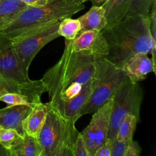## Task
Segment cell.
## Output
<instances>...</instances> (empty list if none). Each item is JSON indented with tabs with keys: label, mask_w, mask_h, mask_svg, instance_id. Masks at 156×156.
<instances>
[{
	"label": "cell",
	"mask_w": 156,
	"mask_h": 156,
	"mask_svg": "<svg viewBox=\"0 0 156 156\" xmlns=\"http://www.w3.org/2000/svg\"><path fill=\"white\" fill-rule=\"evenodd\" d=\"M74 156H90L85 141L80 132L79 133L74 144Z\"/></svg>",
	"instance_id": "d4e9b609"
},
{
	"label": "cell",
	"mask_w": 156,
	"mask_h": 156,
	"mask_svg": "<svg viewBox=\"0 0 156 156\" xmlns=\"http://www.w3.org/2000/svg\"><path fill=\"white\" fill-rule=\"evenodd\" d=\"M112 144L107 140L95 152L94 156H111Z\"/></svg>",
	"instance_id": "83f0119b"
},
{
	"label": "cell",
	"mask_w": 156,
	"mask_h": 156,
	"mask_svg": "<svg viewBox=\"0 0 156 156\" xmlns=\"http://www.w3.org/2000/svg\"><path fill=\"white\" fill-rule=\"evenodd\" d=\"M46 92V87L40 80L18 82L0 74V97L9 93H18L29 97L34 103L41 101V94Z\"/></svg>",
	"instance_id": "8fae6325"
},
{
	"label": "cell",
	"mask_w": 156,
	"mask_h": 156,
	"mask_svg": "<svg viewBox=\"0 0 156 156\" xmlns=\"http://www.w3.org/2000/svg\"><path fill=\"white\" fill-rule=\"evenodd\" d=\"M27 6L21 0H0V31Z\"/></svg>",
	"instance_id": "ac0fdd59"
},
{
	"label": "cell",
	"mask_w": 156,
	"mask_h": 156,
	"mask_svg": "<svg viewBox=\"0 0 156 156\" xmlns=\"http://www.w3.org/2000/svg\"><path fill=\"white\" fill-rule=\"evenodd\" d=\"M33 106L28 105H7L0 109V127L16 130L21 135H25L22 122L30 112Z\"/></svg>",
	"instance_id": "5bb4252c"
},
{
	"label": "cell",
	"mask_w": 156,
	"mask_h": 156,
	"mask_svg": "<svg viewBox=\"0 0 156 156\" xmlns=\"http://www.w3.org/2000/svg\"><path fill=\"white\" fill-rule=\"evenodd\" d=\"M90 1L92 3V5H102L104 2H105L107 0H87Z\"/></svg>",
	"instance_id": "f546056e"
},
{
	"label": "cell",
	"mask_w": 156,
	"mask_h": 156,
	"mask_svg": "<svg viewBox=\"0 0 156 156\" xmlns=\"http://www.w3.org/2000/svg\"><path fill=\"white\" fill-rule=\"evenodd\" d=\"M6 151V155L10 156H43L42 147L38 138L27 134Z\"/></svg>",
	"instance_id": "e0dca14e"
},
{
	"label": "cell",
	"mask_w": 156,
	"mask_h": 156,
	"mask_svg": "<svg viewBox=\"0 0 156 156\" xmlns=\"http://www.w3.org/2000/svg\"><path fill=\"white\" fill-rule=\"evenodd\" d=\"M75 123L50 107L37 136L43 156H74V144L79 133Z\"/></svg>",
	"instance_id": "277c9868"
},
{
	"label": "cell",
	"mask_w": 156,
	"mask_h": 156,
	"mask_svg": "<svg viewBox=\"0 0 156 156\" xmlns=\"http://www.w3.org/2000/svg\"><path fill=\"white\" fill-rule=\"evenodd\" d=\"M121 69L126 77L135 83L144 80L151 72L155 74L156 69L147 54L144 52H138L132 56Z\"/></svg>",
	"instance_id": "7c38bea8"
},
{
	"label": "cell",
	"mask_w": 156,
	"mask_h": 156,
	"mask_svg": "<svg viewBox=\"0 0 156 156\" xmlns=\"http://www.w3.org/2000/svg\"><path fill=\"white\" fill-rule=\"evenodd\" d=\"M143 98V89L127 77L113 95L108 140L112 144L116 140L118 127L127 115L135 116L139 122L140 111Z\"/></svg>",
	"instance_id": "52a82bcc"
},
{
	"label": "cell",
	"mask_w": 156,
	"mask_h": 156,
	"mask_svg": "<svg viewBox=\"0 0 156 156\" xmlns=\"http://www.w3.org/2000/svg\"><path fill=\"white\" fill-rule=\"evenodd\" d=\"M50 107L49 102L46 104L40 102L33 105L30 112L22 122V127L25 134L37 137Z\"/></svg>",
	"instance_id": "9a60e30c"
},
{
	"label": "cell",
	"mask_w": 156,
	"mask_h": 156,
	"mask_svg": "<svg viewBox=\"0 0 156 156\" xmlns=\"http://www.w3.org/2000/svg\"><path fill=\"white\" fill-rule=\"evenodd\" d=\"M80 24V32L96 30L101 31L107 25V19L104 8L100 5H92L90 10L77 18Z\"/></svg>",
	"instance_id": "2e32d148"
},
{
	"label": "cell",
	"mask_w": 156,
	"mask_h": 156,
	"mask_svg": "<svg viewBox=\"0 0 156 156\" xmlns=\"http://www.w3.org/2000/svg\"><path fill=\"white\" fill-rule=\"evenodd\" d=\"M91 93L80 114H93L110 99L126 78L122 69L104 56H95Z\"/></svg>",
	"instance_id": "5b68a950"
},
{
	"label": "cell",
	"mask_w": 156,
	"mask_h": 156,
	"mask_svg": "<svg viewBox=\"0 0 156 156\" xmlns=\"http://www.w3.org/2000/svg\"><path fill=\"white\" fill-rule=\"evenodd\" d=\"M141 151L138 143L132 139L128 142L124 156H140Z\"/></svg>",
	"instance_id": "4316f807"
},
{
	"label": "cell",
	"mask_w": 156,
	"mask_h": 156,
	"mask_svg": "<svg viewBox=\"0 0 156 156\" xmlns=\"http://www.w3.org/2000/svg\"><path fill=\"white\" fill-rule=\"evenodd\" d=\"M0 101L7 104V105L23 104L33 106L36 104L27 96L18 93H9L5 94L0 97Z\"/></svg>",
	"instance_id": "cb8c5ba5"
},
{
	"label": "cell",
	"mask_w": 156,
	"mask_h": 156,
	"mask_svg": "<svg viewBox=\"0 0 156 156\" xmlns=\"http://www.w3.org/2000/svg\"><path fill=\"white\" fill-rule=\"evenodd\" d=\"M85 9L74 0H48L43 5H28L1 32L10 39L41 26L71 17Z\"/></svg>",
	"instance_id": "3957f363"
},
{
	"label": "cell",
	"mask_w": 156,
	"mask_h": 156,
	"mask_svg": "<svg viewBox=\"0 0 156 156\" xmlns=\"http://www.w3.org/2000/svg\"><path fill=\"white\" fill-rule=\"evenodd\" d=\"M60 22L48 23L11 39L18 62L27 77H29L30 63L38 52L48 43L60 37L58 34Z\"/></svg>",
	"instance_id": "8992f818"
},
{
	"label": "cell",
	"mask_w": 156,
	"mask_h": 156,
	"mask_svg": "<svg viewBox=\"0 0 156 156\" xmlns=\"http://www.w3.org/2000/svg\"><path fill=\"white\" fill-rule=\"evenodd\" d=\"M113 96L92 114L89 124L81 133L90 156H94L96 151L108 140Z\"/></svg>",
	"instance_id": "ba28073f"
},
{
	"label": "cell",
	"mask_w": 156,
	"mask_h": 156,
	"mask_svg": "<svg viewBox=\"0 0 156 156\" xmlns=\"http://www.w3.org/2000/svg\"><path fill=\"white\" fill-rule=\"evenodd\" d=\"M140 122L137 118L132 115H127L120 122L116 132V140L129 141L133 139L136 124Z\"/></svg>",
	"instance_id": "ffe728a7"
},
{
	"label": "cell",
	"mask_w": 156,
	"mask_h": 156,
	"mask_svg": "<svg viewBox=\"0 0 156 156\" xmlns=\"http://www.w3.org/2000/svg\"><path fill=\"white\" fill-rule=\"evenodd\" d=\"M74 1L77 4H83L85 2L87 1V0H74Z\"/></svg>",
	"instance_id": "4dcf8cb0"
},
{
	"label": "cell",
	"mask_w": 156,
	"mask_h": 156,
	"mask_svg": "<svg viewBox=\"0 0 156 156\" xmlns=\"http://www.w3.org/2000/svg\"><path fill=\"white\" fill-rule=\"evenodd\" d=\"M0 129H1V127H0Z\"/></svg>",
	"instance_id": "d6a6232c"
},
{
	"label": "cell",
	"mask_w": 156,
	"mask_h": 156,
	"mask_svg": "<svg viewBox=\"0 0 156 156\" xmlns=\"http://www.w3.org/2000/svg\"><path fill=\"white\" fill-rule=\"evenodd\" d=\"M152 4H156V0H152Z\"/></svg>",
	"instance_id": "1f68e13d"
},
{
	"label": "cell",
	"mask_w": 156,
	"mask_h": 156,
	"mask_svg": "<svg viewBox=\"0 0 156 156\" xmlns=\"http://www.w3.org/2000/svg\"><path fill=\"white\" fill-rule=\"evenodd\" d=\"M0 74L18 82L30 80L23 73L16 57L12 40L0 32Z\"/></svg>",
	"instance_id": "9c48e42d"
},
{
	"label": "cell",
	"mask_w": 156,
	"mask_h": 156,
	"mask_svg": "<svg viewBox=\"0 0 156 156\" xmlns=\"http://www.w3.org/2000/svg\"><path fill=\"white\" fill-rule=\"evenodd\" d=\"M128 142L116 140L112 144L111 156H124Z\"/></svg>",
	"instance_id": "484cf974"
},
{
	"label": "cell",
	"mask_w": 156,
	"mask_h": 156,
	"mask_svg": "<svg viewBox=\"0 0 156 156\" xmlns=\"http://www.w3.org/2000/svg\"><path fill=\"white\" fill-rule=\"evenodd\" d=\"M23 2L28 5L35 6V5H45L48 0H21Z\"/></svg>",
	"instance_id": "f1b7e54d"
},
{
	"label": "cell",
	"mask_w": 156,
	"mask_h": 156,
	"mask_svg": "<svg viewBox=\"0 0 156 156\" xmlns=\"http://www.w3.org/2000/svg\"><path fill=\"white\" fill-rule=\"evenodd\" d=\"M152 5V0H129V5L124 17L142 15L148 16Z\"/></svg>",
	"instance_id": "7402d4cb"
},
{
	"label": "cell",
	"mask_w": 156,
	"mask_h": 156,
	"mask_svg": "<svg viewBox=\"0 0 156 156\" xmlns=\"http://www.w3.org/2000/svg\"><path fill=\"white\" fill-rule=\"evenodd\" d=\"M92 79L93 77L83 85L81 91L76 96L52 108L57 110L67 118L76 122L82 116L81 110L91 93Z\"/></svg>",
	"instance_id": "4fadbf2b"
},
{
	"label": "cell",
	"mask_w": 156,
	"mask_h": 156,
	"mask_svg": "<svg viewBox=\"0 0 156 156\" xmlns=\"http://www.w3.org/2000/svg\"><path fill=\"white\" fill-rule=\"evenodd\" d=\"M101 32L108 46L105 57L116 66L122 68L126 62L136 53L151 52L156 69V46L151 38L148 16H128Z\"/></svg>",
	"instance_id": "7a4b0ae2"
},
{
	"label": "cell",
	"mask_w": 156,
	"mask_h": 156,
	"mask_svg": "<svg viewBox=\"0 0 156 156\" xmlns=\"http://www.w3.org/2000/svg\"><path fill=\"white\" fill-rule=\"evenodd\" d=\"M129 0H107L101 6L105 10L107 25L108 27L124 18Z\"/></svg>",
	"instance_id": "d6986e66"
},
{
	"label": "cell",
	"mask_w": 156,
	"mask_h": 156,
	"mask_svg": "<svg viewBox=\"0 0 156 156\" xmlns=\"http://www.w3.org/2000/svg\"><path fill=\"white\" fill-rule=\"evenodd\" d=\"M72 50L86 55L105 57L108 46L101 31L89 30L79 34L72 42Z\"/></svg>",
	"instance_id": "30bf717a"
},
{
	"label": "cell",
	"mask_w": 156,
	"mask_h": 156,
	"mask_svg": "<svg viewBox=\"0 0 156 156\" xmlns=\"http://www.w3.org/2000/svg\"><path fill=\"white\" fill-rule=\"evenodd\" d=\"M80 30V24L77 19L71 17L65 18L60 22L58 34L59 36L63 37L66 40H74L79 35Z\"/></svg>",
	"instance_id": "44dd1931"
},
{
	"label": "cell",
	"mask_w": 156,
	"mask_h": 156,
	"mask_svg": "<svg viewBox=\"0 0 156 156\" xmlns=\"http://www.w3.org/2000/svg\"><path fill=\"white\" fill-rule=\"evenodd\" d=\"M23 136L21 135L16 130L13 129H0V144L6 150L10 149L18 142H19Z\"/></svg>",
	"instance_id": "603a6c76"
},
{
	"label": "cell",
	"mask_w": 156,
	"mask_h": 156,
	"mask_svg": "<svg viewBox=\"0 0 156 156\" xmlns=\"http://www.w3.org/2000/svg\"><path fill=\"white\" fill-rule=\"evenodd\" d=\"M73 41L65 40L61 57L41 79L46 87L51 107L78 94L94 74L95 56L73 51Z\"/></svg>",
	"instance_id": "6da1fadb"
}]
</instances>
